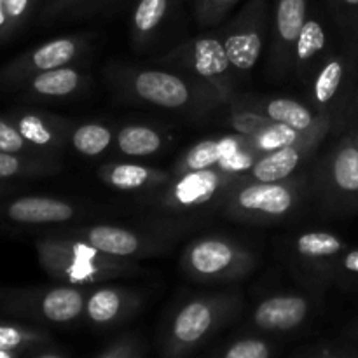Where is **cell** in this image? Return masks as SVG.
Returning <instances> with one entry per match:
<instances>
[{"mask_svg":"<svg viewBox=\"0 0 358 358\" xmlns=\"http://www.w3.org/2000/svg\"><path fill=\"white\" fill-rule=\"evenodd\" d=\"M262 114L266 117H269L271 121L280 122V124H285L289 128L296 129V131L306 133L310 129H313L315 126L320 124L324 121L325 115L331 110L320 112L318 115H315L306 105L299 103L296 100H290V98H275V100L266 101V105L261 107Z\"/></svg>","mask_w":358,"mask_h":358,"instance_id":"obj_20","label":"cell"},{"mask_svg":"<svg viewBox=\"0 0 358 358\" xmlns=\"http://www.w3.org/2000/svg\"><path fill=\"white\" fill-rule=\"evenodd\" d=\"M80 86V73L72 66H58L31 76L23 83L28 96L35 98H63L76 93Z\"/></svg>","mask_w":358,"mask_h":358,"instance_id":"obj_18","label":"cell"},{"mask_svg":"<svg viewBox=\"0 0 358 358\" xmlns=\"http://www.w3.org/2000/svg\"><path fill=\"white\" fill-rule=\"evenodd\" d=\"M0 358H13V357H10L7 352H2V350H0Z\"/></svg>","mask_w":358,"mask_h":358,"instance_id":"obj_42","label":"cell"},{"mask_svg":"<svg viewBox=\"0 0 358 358\" xmlns=\"http://www.w3.org/2000/svg\"><path fill=\"white\" fill-rule=\"evenodd\" d=\"M28 143L45 156L49 150L59 149L65 142V129L58 119L38 112H14L9 115Z\"/></svg>","mask_w":358,"mask_h":358,"instance_id":"obj_14","label":"cell"},{"mask_svg":"<svg viewBox=\"0 0 358 358\" xmlns=\"http://www.w3.org/2000/svg\"><path fill=\"white\" fill-rule=\"evenodd\" d=\"M0 217L23 226H48L69 222L76 217L72 203L48 196H23L0 206Z\"/></svg>","mask_w":358,"mask_h":358,"instance_id":"obj_12","label":"cell"},{"mask_svg":"<svg viewBox=\"0 0 358 358\" xmlns=\"http://www.w3.org/2000/svg\"><path fill=\"white\" fill-rule=\"evenodd\" d=\"M238 301L231 296L196 297L178 310L170 327L168 353L178 355L201 345L233 313Z\"/></svg>","mask_w":358,"mask_h":358,"instance_id":"obj_4","label":"cell"},{"mask_svg":"<svg viewBox=\"0 0 358 358\" xmlns=\"http://www.w3.org/2000/svg\"><path fill=\"white\" fill-rule=\"evenodd\" d=\"M7 38H10L9 27H7V17H6V13H3L2 0H0V42H6Z\"/></svg>","mask_w":358,"mask_h":358,"instance_id":"obj_38","label":"cell"},{"mask_svg":"<svg viewBox=\"0 0 358 358\" xmlns=\"http://www.w3.org/2000/svg\"><path fill=\"white\" fill-rule=\"evenodd\" d=\"M240 0H194L196 20L203 27H212L222 21Z\"/></svg>","mask_w":358,"mask_h":358,"instance_id":"obj_30","label":"cell"},{"mask_svg":"<svg viewBox=\"0 0 358 358\" xmlns=\"http://www.w3.org/2000/svg\"><path fill=\"white\" fill-rule=\"evenodd\" d=\"M129 304L133 303L124 290L103 287L91 292V296L86 299L84 311L93 324L107 325L124 317Z\"/></svg>","mask_w":358,"mask_h":358,"instance_id":"obj_21","label":"cell"},{"mask_svg":"<svg viewBox=\"0 0 358 358\" xmlns=\"http://www.w3.org/2000/svg\"><path fill=\"white\" fill-rule=\"evenodd\" d=\"M250 266V252L224 238H201L184 255L185 271L198 280H234Z\"/></svg>","mask_w":358,"mask_h":358,"instance_id":"obj_6","label":"cell"},{"mask_svg":"<svg viewBox=\"0 0 358 358\" xmlns=\"http://www.w3.org/2000/svg\"><path fill=\"white\" fill-rule=\"evenodd\" d=\"M10 189H13V187H10V185H9V184H7V182H6V180H0V196L7 194V192H9V191H10Z\"/></svg>","mask_w":358,"mask_h":358,"instance_id":"obj_40","label":"cell"},{"mask_svg":"<svg viewBox=\"0 0 358 358\" xmlns=\"http://www.w3.org/2000/svg\"><path fill=\"white\" fill-rule=\"evenodd\" d=\"M271 119L266 117L264 114H259L254 110H243L238 112L233 117V124L236 128L238 133H241L243 136H254L259 131H262L264 128H268L271 124Z\"/></svg>","mask_w":358,"mask_h":358,"instance_id":"obj_34","label":"cell"},{"mask_svg":"<svg viewBox=\"0 0 358 358\" xmlns=\"http://www.w3.org/2000/svg\"><path fill=\"white\" fill-rule=\"evenodd\" d=\"M37 252L42 268L52 278L69 282L70 285L101 282L126 271L119 257L103 254L87 241L45 238L37 241Z\"/></svg>","mask_w":358,"mask_h":358,"instance_id":"obj_1","label":"cell"},{"mask_svg":"<svg viewBox=\"0 0 358 358\" xmlns=\"http://www.w3.org/2000/svg\"><path fill=\"white\" fill-rule=\"evenodd\" d=\"M299 185L289 180H250L234 189L227 198L226 210L238 220L264 222L287 217L299 203Z\"/></svg>","mask_w":358,"mask_h":358,"instance_id":"obj_5","label":"cell"},{"mask_svg":"<svg viewBox=\"0 0 358 358\" xmlns=\"http://www.w3.org/2000/svg\"><path fill=\"white\" fill-rule=\"evenodd\" d=\"M222 357L226 358H268L271 357V348L262 339H240L234 341L226 352H222Z\"/></svg>","mask_w":358,"mask_h":358,"instance_id":"obj_32","label":"cell"},{"mask_svg":"<svg viewBox=\"0 0 358 358\" xmlns=\"http://www.w3.org/2000/svg\"><path fill=\"white\" fill-rule=\"evenodd\" d=\"M0 150H3V152L42 156L24 140L20 129L14 126V122L9 117H3V115H0Z\"/></svg>","mask_w":358,"mask_h":358,"instance_id":"obj_31","label":"cell"},{"mask_svg":"<svg viewBox=\"0 0 358 358\" xmlns=\"http://www.w3.org/2000/svg\"><path fill=\"white\" fill-rule=\"evenodd\" d=\"M100 357H107V358H128V357H136L140 355L138 348L135 346V343H114L112 346H108L105 352L98 353Z\"/></svg>","mask_w":358,"mask_h":358,"instance_id":"obj_37","label":"cell"},{"mask_svg":"<svg viewBox=\"0 0 358 358\" xmlns=\"http://www.w3.org/2000/svg\"><path fill=\"white\" fill-rule=\"evenodd\" d=\"M49 348H52V341L45 332L13 322H0V350L13 358L58 355Z\"/></svg>","mask_w":358,"mask_h":358,"instance_id":"obj_15","label":"cell"},{"mask_svg":"<svg viewBox=\"0 0 358 358\" xmlns=\"http://www.w3.org/2000/svg\"><path fill=\"white\" fill-rule=\"evenodd\" d=\"M320 187L329 212L341 215L358 210V143L352 128L325 157Z\"/></svg>","mask_w":358,"mask_h":358,"instance_id":"obj_3","label":"cell"},{"mask_svg":"<svg viewBox=\"0 0 358 358\" xmlns=\"http://www.w3.org/2000/svg\"><path fill=\"white\" fill-rule=\"evenodd\" d=\"M346 334H348L350 338L358 339V320L355 322V324L352 325V327H350V331H346Z\"/></svg>","mask_w":358,"mask_h":358,"instance_id":"obj_39","label":"cell"},{"mask_svg":"<svg viewBox=\"0 0 358 358\" xmlns=\"http://www.w3.org/2000/svg\"><path fill=\"white\" fill-rule=\"evenodd\" d=\"M171 0H138L133 10V37L136 41L149 38L163 24Z\"/></svg>","mask_w":358,"mask_h":358,"instance_id":"obj_25","label":"cell"},{"mask_svg":"<svg viewBox=\"0 0 358 358\" xmlns=\"http://www.w3.org/2000/svg\"><path fill=\"white\" fill-rule=\"evenodd\" d=\"M296 250L304 259L325 261V259L338 257L341 252H345V243L341 238L327 231H311L297 238Z\"/></svg>","mask_w":358,"mask_h":358,"instance_id":"obj_26","label":"cell"},{"mask_svg":"<svg viewBox=\"0 0 358 358\" xmlns=\"http://www.w3.org/2000/svg\"><path fill=\"white\" fill-rule=\"evenodd\" d=\"M329 6L348 44L358 42V0H329Z\"/></svg>","mask_w":358,"mask_h":358,"instance_id":"obj_29","label":"cell"},{"mask_svg":"<svg viewBox=\"0 0 358 358\" xmlns=\"http://www.w3.org/2000/svg\"><path fill=\"white\" fill-rule=\"evenodd\" d=\"M325 45H327V31H325L324 23L318 17H308L296 44H294L296 48L294 59L297 65H308L311 59L325 51Z\"/></svg>","mask_w":358,"mask_h":358,"instance_id":"obj_27","label":"cell"},{"mask_svg":"<svg viewBox=\"0 0 358 358\" xmlns=\"http://www.w3.org/2000/svg\"><path fill=\"white\" fill-rule=\"evenodd\" d=\"M98 0H52L44 10V16H55V14L59 13H66V10H72L76 7H83L86 3H96Z\"/></svg>","mask_w":358,"mask_h":358,"instance_id":"obj_36","label":"cell"},{"mask_svg":"<svg viewBox=\"0 0 358 358\" xmlns=\"http://www.w3.org/2000/svg\"><path fill=\"white\" fill-rule=\"evenodd\" d=\"M87 243L112 257L126 259L142 252L143 240L133 231L117 226H93L84 233Z\"/></svg>","mask_w":358,"mask_h":358,"instance_id":"obj_17","label":"cell"},{"mask_svg":"<svg viewBox=\"0 0 358 358\" xmlns=\"http://www.w3.org/2000/svg\"><path fill=\"white\" fill-rule=\"evenodd\" d=\"M310 315V301L296 294H282L261 301L254 311V322L262 331H294Z\"/></svg>","mask_w":358,"mask_h":358,"instance_id":"obj_13","label":"cell"},{"mask_svg":"<svg viewBox=\"0 0 358 358\" xmlns=\"http://www.w3.org/2000/svg\"><path fill=\"white\" fill-rule=\"evenodd\" d=\"M70 142L77 152L93 157L107 150L112 142V131L103 124L91 122V124H83L73 129L70 135Z\"/></svg>","mask_w":358,"mask_h":358,"instance_id":"obj_28","label":"cell"},{"mask_svg":"<svg viewBox=\"0 0 358 358\" xmlns=\"http://www.w3.org/2000/svg\"><path fill=\"white\" fill-rule=\"evenodd\" d=\"M168 59L177 63L175 66H185L201 79L210 80L212 87H215L219 93H227V87H229L227 77L233 66L227 58L224 42L217 37L203 35V37L194 38L182 48L175 49L173 55L168 56Z\"/></svg>","mask_w":358,"mask_h":358,"instance_id":"obj_8","label":"cell"},{"mask_svg":"<svg viewBox=\"0 0 358 358\" xmlns=\"http://www.w3.org/2000/svg\"><path fill=\"white\" fill-rule=\"evenodd\" d=\"M117 147L126 156H150L163 147V136L149 126H124L117 133Z\"/></svg>","mask_w":358,"mask_h":358,"instance_id":"obj_24","label":"cell"},{"mask_svg":"<svg viewBox=\"0 0 358 358\" xmlns=\"http://www.w3.org/2000/svg\"><path fill=\"white\" fill-rule=\"evenodd\" d=\"M268 28V0H248L224 35V48L234 72H250L257 65Z\"/></svg>","mask_w":358,"mask_h":358,"instance_id":"obj_7","label":"cell"},{"mask_svg":"<svg viewBox=\"0 0 358 358\" xmlns=\"http://www.w3.org/2000/svg\"><path fill=\"white\" fill-rule=\"evenodd\" d=\"M34 3L35 0H2L10 37L24 27V23L30 17L31 9H34Z\"/></svg>","mask_w":358,"mask_h":358,"instance_id":"obj_33","label":"cell"},{"mask_svg":"<svg viewBox=\"0 0 358 358\" xmlns=\"http://www.w3.org/2000/svg\"><path fill=\"white\" fill-rule=\"evenodd\" d=\"M243 140L245 136L241 135V138L205 140V142H199L198 145L192 147V149L185 154L184 159L180 161V164H178L180 173L219 166L224 161V157H226L231 150L236 149Z\"/></svg>","mask_w":358,"mask_h":358,"instance_id":"obj_22","label":"cell"},{"mask_svg":"<svg viewBox=\"0 0 358 358\" xmlns=\"http://www.w3.org/2000/svg\"><path fill=\"white\" fill-rule=\"evenodd\" d=\"M131 87L140 100L163 108H184L194 98L184 77L164 70H140L131 77Z\"/></svg>","mask_w":358,"mask_h":358,"instance_id":"obj_10","label":"cell"},{"mask_svg":"<svg viewBox=\"0 0 358 358\" xmlns=\"http://www.w3.org/2000/svg\"><path fill=\"white\" fill-rule=\"evenodd\" d=\"M55 170L51 161L45 156H30V154H14L0 150V180L10 178L42 177Z\"/></svg>","mask_w":358,"mask_h":358,"instance_id":"obj_23","label":"cell"},{"mask_svg":"<svg viewBox=\"0 0 358 358\" xmlns=\"http://www.w3.org/2000/svg\"><path fill=\"white\" fill-rule=\"evenodd\" d=\"M100 177L110 187L119 189V191H140V189L161 184L168 178L163 171L131 163L107 164L100 170Z\"/></svg>","mask_w":358,"mask_h":358,"instance_id":"obj_19","label":"cell"},{"mask_svg":"<svg viewBox=\"0 0 358 358\" xmlns=\"http://www.w3.org/2000/svg\"><path fill=\"white\" fill-rule=\"evenodd\" d=\"M236 175L222 168H206L182 173L180 180L166 192V205L175 208H196L208 205L220 191L234 180Z\"/></svg>","mask_w":358,"mask_h":358,"instance_id":"obj_11","label":"cell"},{"mask_svg":"<svg viewBox=\"0 0 358 358\" xmlns=\"http://www.w3.org/2000/svg\"><path fill=\"white\" fill-rule=\"evenodd\" d=\"M338 268L343 275L358 283V248L345 252L343 257L338 261Z\"/></svg>","mask_w":358,"mask_h":358,"instance_id":"obj_35","label":"cell"},{"mask_svg":"<svg viewBox=\"0 0 358 358\" xmlns=\"http://www.w3.org/2000/svg\"><path fill=\"white\" fill-rule=\"evenodd\" d=\"M352 131H353V136H355V140H357V143H358V122L355 126H352Z\"/></svg>","mask_w":358,"mask_h":358,"instance_id":"obj_41","label":"cell"},{"mask_svg":"<svg viewBox=\"0 0 358 358\" xmlns=\"http://www.w3.org/2000/svg\"><path fill=\"white\" fill-rule=\"evenodd\" d=\"M0 310L51 324H69L86 310V297L76 285L49 290H0Z\"/></svg>","mask_w":358,"mask_h":358,"instance_id":"obj_2","label":"cell"},{"mask_svg":"<svg viewBox=\"0 0 358 358\" xmlns=\"http://www.w3.org/2000/svg\"><path fill=\"white\" fill-rule=\"evenodd\" d=\"M79 44L72 37H62L38 45L34 51L17 56L0 70V86H17L31 76L45 70L65 66L76 58Z\"/></svg>","mask_w":358,"mask_h":358,"instance_id":"obj_9","label":"cell"},{"mask_svg":"<svg viewBox=\"0 0 358 358\" xmlns=\"http://www.w3.org/2000/svg\"><path fill=\"white\" fill-rule=\"evenodd\" d=\"M308 20V0H276L275 6V44L273 51L287 52L294 48Z\"/></svg>","mask_w":358,"mask_h":358,"instance_id":"obj_16","label":"cell"}]
</instances>
